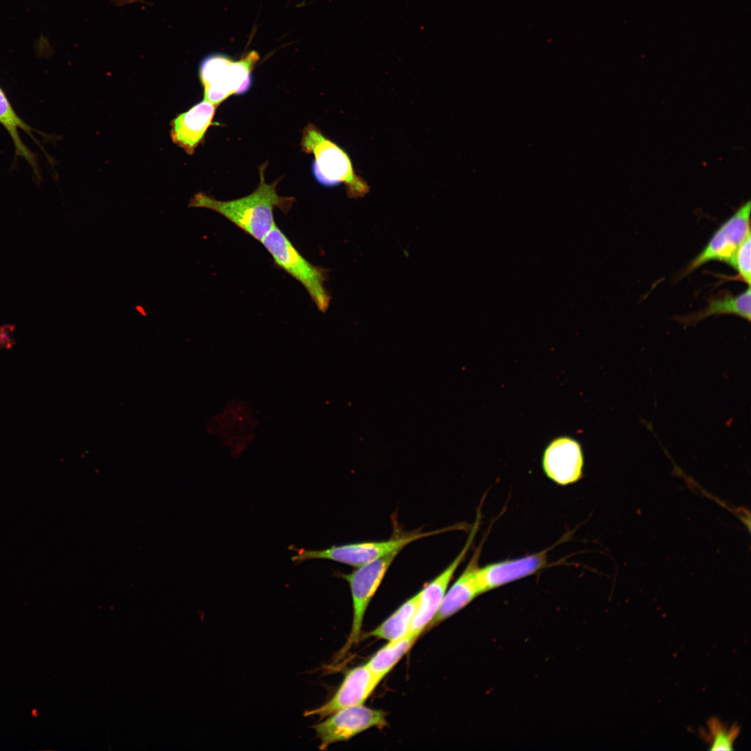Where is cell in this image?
Returning <instances> with one entry per match:
<instances>
[{
	"label": "cell",
	"instance_id": "3",
	"mask_svg": "<svg viewBox=\"0 0 751 751\" xmlns=\"http://www.w3.org/2000/svg\"><path fill=\"white\" fill-rule=\"evenodd\" d=\"M259 58L255 50L248 51L239 60L222 53L206 56L199 66L204 100L218 106L231 95L247 92L251 88L252 71Z\"/></svg>",
	"mask_w": 751,
	"mask_h": 751
},
{
	"label": "cell",
	"instance_id": "9",
	"mask_svg": "<svg viewBox=\"0 0 751 751\" xmlns=\"http://www.w3.org/2000/svg\"><path fill=\"white\" fill-rule=\"evenodd\" d=\"M481 519V511L478 510L475 522L466 543L459 554L440 574L419 591L418 606L412 618L409 632L420 636L427 626L431 623L442 604L455 570L465 558L466 554L475 539L479 529Z\"/></svg>",
	"mask_w": 751,
	"mask_h": 751
},
{
	"label": "cell",
	"instance_id": "19",
	"mask_svg": "<svg viewBox=\"0 0 751 751\" xmlns=\"http://www.w3.org/2000/svg\"><path fill=\"white\" fill-rule=\"evenodd\" d=\"M709 729V740L711 750H732L735 740L740 733V728L736 724L729 728L724 725L718 719L713 718L708 720Z\"/></svg>",
	"mask_w": 751,
	"mask_h": 751
},
{
	"label": "cell",
	"instance_id": "16",
	"mask_svg": "<svg viewBox=\"0 0 751 751\" xmlns=\"http://www.w3.org/2000/svg\"><path fill=\"white\" fill-rule=\"evenodd\" d=\"M0 124L7 130L14 147L16 156L24 159L34 171L35 175L40 177L38 160L35 154L23 143L19 134V129L24 131L31 139L38 143L32 132L34 129L27 124L17 114L10 103L6 95L0 88Z\"/></svg>",
	"mask_w": 751,
	"mask_h": 751
},
{
	"label": "cell",
	"instance_id": "4",
	"mask_svg": "<svg viewBox=\"0 0 751 751\" xmlns=\"http://www.w3.org/2000/svg\"><path fill=\"white\" fill-rule=\"evenodd\" d=\"M261 243L275 264L304 286L318 310L326 312L331 300L325 286L327 270L308 261L276 224Z\"/></svg>",
	"mask_w": 751,
	"mask_h": 751
},
{
	"label": "cell",
	"instance_id": "10",
	"mask_svg": "<svg viewBox=\"0 0 751 751\" xmlns=\"http://www.w3.org/2000/svg\"><path fill=\"white\" fill-rule=\"evenodd\" d=\"M542 465L546 476L559 485L578 482L583 477L584 465L580 444L566 436L554 439L544 451Z\"/></svg>",
	"mask_w": 751,
	"mask_h": 751
},
{
	"label": "cell",
	"instance_id": "21",
	"mask_svg": "<svg viewBox=\"0 0 751 751\" xmlns=\"http://www.w3.org/2000/svg\"><path fill=\"white\" fill-rule=\"evenodd\" d=\"M14 329L12 325H0V349H10L15 345Z\"/></svg>",
	"mask_w": 751,
	"mask_h": 751
},
{
	"label": "cell",
	"instance_id": "1",
	"mask_svg": "<svg viewBox=\"0 0 751 751\" xmlns=\"http://www.w3.org/2000/svg\"><path fill=\"white\" fill-rule=\"evenodd\" d=\"M268 163L259 167V183L248 195L232 200H219L204 193H196L188 206L213 211L253 239L261 241L275 225L274 210L286 213L295 202L293 197L280 196L276 190L279 180L267 184L264 171Z\"/></svg>",
	"mask_w": 751,
	"mask_h": 751
},
{
	"label": "cell",
	"instance_id": "7",
	"mask_svg": "<svg viewBox=\"0 0 751 751\" xmlns=\"http://www.w3.org/2000/svg\"><path fill=\"white\" fill-rule=\"evenodd\" d=\"M328 717L313 726L321 750L333 743L348 741L371 727L382 728L387 725L383 711L363 704L341 709Z\"/></svg>",
	"mask_w": 751,
	"mask_h": 751
},
{
	"label": "cell",
	"instance_id": "12",
	"mask_svg": "<svg viewBox=\"0 0 751 751\" xmlns=\"http://www.w3.org/2000/svg\"><path fill=\"white\" fill-rule=\"evenodd\" d=\"M547 550L523 557L501 560L479 567L477 573L481 594L531 576L546 567Z\"/></svg>",
	"mask_w": 751,
	"mask_h": 751
},
{
	"label": "cell",
	"instance_id": "18",
	"mask_svg": "<svg viewBox=\"0 0 751 751\" xmlns=\"http://www.w3.org/2000/svg\"><path fill=\"white\" fill-rule=\"evenodd\" d=\"M419 592L406 600L378 627L368 633V636L387 641L399 639L409 633L415 614Z\"/></svg>",
	"mask_w": 751,
	"mask_h": 751
},
{
	"label": "cell",
	"instance_id": "2",
	"mask_svg": "<svg viewBox=\"0 0 751 751\" xmlns=\"http://www.w3.org/2000/svg\"><path fill=\"white\" fill-rule=\"evenodd\" d=\"M301 150L314 156L312 172L325 186L344 184L349 197H362L370 190L367 182L356 174L348 153L326 137L316 126L308 124L302 131Z\"/></svg>",
	"mask_w": 751,
	"mask_h": 751
},
{
	"label": "cell",
	"instance_id": "6",
	"mask_svg": "<svg viewBox=\"0 0 751 751\" xmlns=\"http://www.w3.org/2000/svg\"><path fill=\"white\" fill-rule=\"evenodd\" d=\"M397 554L394 553L370 562L349 574L337 573V576L346 580L350 586L353 609L350 633L337 656L338 660L360 640L366 609Z\"/></svg>",
	"mask_w": 751,
	"mask_h": 751
},
{
	"label": "cell",
	"instance_id": "13",
	"mask_svg": "<svg viewBox=\"0 0 751 751\" xmlns=\"http://www.w3.org/2000/svg\"><path fill=\"white\" fill-rule=\"evenodd\" d=\"M218 106L203 100L177 115L171 122L172 142L191 155L212 124Z\"/></svg>",
	"mask_w": 751,
	"mask_h": 751
},
{
	"label": "cell",
	"instance_id": "5",
	"mask_svg": "<svg viewBox=\"0 0 751 751\" xmlns=\"http://www.w3.org/2000/svg\"><path fill=\"white\" fill-rule=\"evenodd\" d=\"M455 528L457 526L430 532L417 531L388 540L334 545L320 550L294 549L297 553L291 560L300 563L312 559H328L358 567L389 554H398L407 544L419 539Z\"/></svg>",
	"mask_w": 751,
	"mask_h": 751
},
{
	"label": "cell",
	"instance_id": "8",
	"mask_svg": "<svg viewBox=\"0 0 751 751\" xmlns=\"http://www.w3.org/2000/svg\"><path fill=\"white\" fill-rule=\"evenodd\" d=\"M750 207L749 200L720 225L704 248L683 271V276L710 261L729 264L741 243L750 232Z\"/></svg>",
	"mask_w": 751,
	"mask_h": 751
},
{
	"label": "cell",
	"instance_id": "17",
	"mask_svg": "<svg viewBox=\"0 0 751 751\" xmlns=\"http://www.w3.org/2000/svg\"><path fill=\"white\" fill-rule=\"evenodd\" d=\"M419 636V635L409 632L399 639L388 641L365 665L373 675L382 681L412 648Z\"/></svg>",
	"mask_w": 751,
	"mask_h": 751
},
{
	"label": "cell",
	"instance_id": "11",
	"mask_svg": "<svg viewBox=\"0 0 751 751\" xmlns=\"http://www.w3.org/2000/svg\"><path fill=\"white\" fill-rule=\"evenodd\" d=\"M380 681L365 664L350 669L333 696L323 705L305 711L304 716L321 720L341 709L364 704Z\"/></svg>",
	"mask_w": 751,
	"mask_h": 751
},
{
	"label": "cell",
	"instance_id": "20",
	"mask_svg": "<svg viewBox=\"0 0 751 751\" xmlns=\"http://www.w3.org/2000/svg\"><path fill=\"white\" fill-rule=\"evenodd\" d=\"M751 237L750 232L746 236L729 262L738 273L741 280L750 286L751 280Z\"/></svg>",
	"mask_w": 751,
	"mask_h": 751
},
{
	"label": "cell",
	"instance_id": "14",
	"mask_svg": "<svg viewBox=\"0 0 751 751\" xmlns=\"http://www.w3.org/2000/svg\"><path fill=\"white\" fill-rule=\"evenodd\" d=\"M482 547L483 544L474 551L463 572L446 591L442 604L430 623L432 625L446 620L481 595L477 573Z\"/></svg>",
	"mask_w": 751,
	"mask_h": 751
},
{
	"label": "cell",
	"instance_id": "15",
	"mask_svg": "<svg viewBox=\"0 0 751 751\" xmlns=\"http://www.w3.org/2000/svg\"><path fill=\"white\" fill-rule=\"evenodd\" d=\"M750 286L736 296L732 295L729 291H722L711 296L703 309L679 316L677 321L685 325H693L710 316L734 314L750 321Z\"/></svg>",
	"mask_w": 751,
	"mask_h": 751
}]
</instances>
